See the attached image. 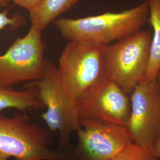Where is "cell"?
I'll list each match as a JSON object with an SVG mask.
<instances>
[{
	"instance_id": "cell-19",
	"label": "cell",
	"mask_w": 160,
	"mask_h": 160,
	"mask_svg": "<svg viewBox=\"0 0 160 160\" xmlns=\"http://www.w3.org/2000/svg\"><path fill=\"white\" fill-rule=\"evenodd\" d=\"M6 3H7V2H6V0H0V5L1 6H4L6 4Z\"/></svg>"
},
{
	"instance_id": "cell-4",
	"label": "cell",
	"mask_w": 160,
	"mask_h": 160,
	"mask_svg": "<svg viewBox=\"0 0 160 160\" xmlns=\"http://www.w3.org/2000/svg\"><path fill=\"white\" fill-rule=\"evenodd\" d=\"M32 84L36 87L39 98L46 109L42 114V119L51 131L59 133L60 151L70 152L71 137L81 127L80 118L76 103L63 90L57 67L46 59L43 76Z\"/></svg>"
},
{
	"instance_id": "cell-6",
	"label": "cell",
	"mask_w": 160,
	"mask_h": 160,
	"mask_svg": "<svg viewBox=\"0 0 160 160\" xmlns=\"http://www.w3.org/2000/svg\"><path fill=\"white\" fill-rule=\"evenodd\" d=\"M41 32L32 26L27 34L17 38L6 53L0 55V86L12 87L42 78L46 59Z\"/></svg>"
},
{
	"instance_id": "cell-2",
	"label": "cell",
	"mask_w": 160,
	"mask_h": 160,
	"mask_svg": "<svg viewBox=\"0 0 160 160\" xmlns=\"http://www.w3.org/2000/svg\"><path fill=\"white\" fill-rule=\"evenodd\" d=\"M105 46L69 40L62 52L58 73L68 97L75 103L85 92L108 78Z\"/></svg>"
},
{
	"instance_id": "cell-10",
	"label": "cell",
	"mask_w": 160,
	"mask_h": 160,
	"mask_svg": "<svg viewBox=\"0 0 160 160\" xmlns=\"http://www.w3.org/2000/svg\"><path fill=\"white\" fill-rule=\"evenodd\" d=\"M43 108H45L44 104L39 98L36 87L32 84L22 90L0 86V111L16 109L24 112L26 110Z\"/></svg>"
},
{
	"instance_id": "cell-13",
	"label": "cell",
	"mask_w": 160,
	"mask_h": 160,
	"mask_svg": "<svg viewBox=\"0 0 160 160\" xmlns=\"http://www.w3.org/2000/svg\"><path fill=\"white\" fill-rule=\"evenodd\" d=\"M110 160H160L150 149L132 142Z\"/></svg>"
},
{
	"instance_id": "cell-8",
	"label": "cell",
	"mask_w": 160,
	"mask_h": 160,
	"mask_svg": "<svg viewBox=\"0 0 160 160\" xmlns=\"http://www.w3.org/2000/svg\"><path fill=\"white\" fill-rule=\"evenodd\" d=\"M78 143L70 160H110L132 142L126 126L80 120Z\"/></svg>"
},
{
	"instance_id": "cell-14",
	"label": "cell",
	"mask_w": 160,
	"mask_h": 160,
	"mask_svg": "<svg viewBox=\"0 0 160 160\" xmlns=\"http://www.w3.org/2000/svg\"><path fill=\"white\" fill-rule=\"evenodd\" d=\"M26 24V18L23 16L16 14L10 17L8 10L0 11V30L7 26L10 27L12 29H16L22 27Z\"/></svg>"
},
{
	"instance_id": "cell-12",
	"label": "cell",
	"mask_w": 160,
	"mask_h": 160,
	"mask_svg": "<svg viewBox=\"0 0 160 160\" xmlns=\"http://www.w3.org/2000/svg\"><path fill=\"white\" fill-rule=\"evenodd\" d=\"M149 15L148 21L152 28L148 67L142 81H154L160 69V3L158 0H148Z\"/></svg>"
},
{
	"instance_id": "cell-17",
	"label": "cell",
	"mask_w": 160,
	"mask_h": 160,
	"mask_svg": "<svg viewBox=\"0 0 160 160\" xmlns=\"http://www.w3.org/2000/svg\"><path fill=\"white\" fill-rule=\"evenodd\" d=\"M157 84H158V89H159V92H160V69L157 75Z\"/></svg>"
},
{
	"instance_id": "cell-15",
	"label": "cell",
	"mask_w": 160,
	"mask_h": 160,
	"mask_svg": "<svg viewBox=\"0 0 160 160\" xmlns=\"http://www.w3.org/2000/svg\"><path fill=\"white\" fill-rule=\"evenodd\" d=\"M42 0H6V2L12 1L18 6L26 9L28 12L32 11Z\"/></svg>"
},
{
	"instance_id": "cell-3",
	"label": "cell",
	"mask_w": 160,
	"mask_h": 160,
	"mask_svg": "<svg viewBox=\"0 0 160 160\" xmlns=\"http://www.w3.org/2000/svg\"><path fill=\"white\" fill-rule=\"evenodd\" d=\"M51 131L30 122L26 114L0 113V154L15 160H70L69 152L53 151Z\"/></svg>"
},
{
	"instance_id": "cell-11",
	"label": "cell",
	"mask_w": 160,
	"mask_h": 160,
	"mask_svg": "<svg viewBox=\"0 0 160 160\" xmlns=\"http://www.w3.org/2000/svg\"><path fill=\"white\" fill-rule=\"evenodd\" d=\"M80 0H42L34 9L29 12L32 26L41 32L65 12L77 4Z\"/></svg>"
},
{
	"instance_id": "cell-20",
	"label": "cell",
	"mask_w": 160,
	"mask_h": 160,
	"mask_svg": "<svg viewBox=\"0 0 160 160\" xmlns=\"http://www.w3.org/2000/svg\"><path fill=\"white\" fill-rule=\"evenodd\" d=\"M158 1H159V2H160V0H158Z\"/></svg>"
},
{
	"instance_id": "cell-16",
	"label": "cell",
	"mask_w": 160,
	"mask_h": 160,
	"mask_svg": "<svg viewBox=\"0 0 160 160\" xmlns=\"http://www.w3.org/2000/svg\"><path fill=\"white\" fill-rule=\"evenodd\" d=\"M150 150L152 153L160 160V131L155 138Z\"/></svg>"
},
{
	"instance_id": "cell-5",
	"label": "cell",
	"mask_w": 160,
	"mask_h": 160,
	"mask_svg": "<svg viewBox=\"0 0 160 160\" xmlns=\"http://www.w3.org/2000/svg\"><path fill=\"white\" fill-rule=\"evenodd\" d=\"M152 36L141 30L105 46L107 76L128 94L141 82L148 67Z\"/></svg>"
},
{
	"instance_id": "cell-7",
	"label": "cell",
	"mask_w": 160,
	"mask_h": 160,
	"mask_svg": "<svg viewBox=\"0 0 160 160\" xmlns=\"http://www.w3.org/2000/svg\"><path fill=\"white\" fill-rule=\"evenodd\" d=\"M80 120L126 126L131 115V100L120 86L106 78L85 92L76 101Z\"/></svg>"
},
{
	"instance_id": "cell-18",
	"label": "cell",
	"mask_w": 160,
	"mask_h": 160,
	"mask_svg": "<svg viewBox=\"0 0 160 160\" xmlns=\"http://www.w3.org/2000/svg\"><path fill=\"white\" fill-rule=\"evenodd\" d=\"M8 158L4 155L0 154V160H8Z\"/></svg>"
},
{
	"instance_id": "cell-1",
	"label": "cell",
	"mask_w": 160,
	"mask_h": 160,
	"mask_svg": "<svg viewBox=\"0 0 160 160\" xmlns=\"http://www.w3.org/2000/svg\"><path fill=\"white\" fill-rule=\"evenodd\" d=\"M148 0L132 8L78 18H58L53 23L64 38L107 46L141 30L148 21Z\"/></svg>"
},
{
	"instance_id": "cell-9",
	"label": "cell",
	"mask_w": 160,
	"mask_h": 160,
	"mask_svg": "<svg viewBox=\"0 0 160 160\" xmlns=\"http://www.w3.org/2000/svg\"><path fill=\"white\" fill-rule=\"evenodd\" d=\"M126 129L133 143L151 149L160 131V94L157 80L142 81L131 93Z\"/></svg>"
}]
</instances>
